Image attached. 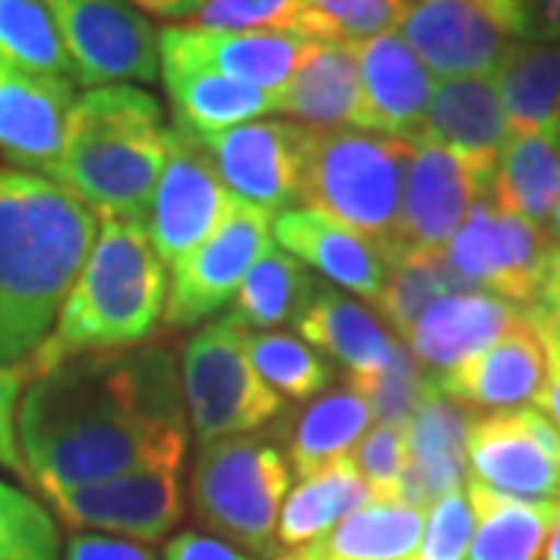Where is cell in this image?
Segmentation results:
<instances>
[{
  "label": "cell",
  "mask_w": 560,
  "mask_h": 560,
  "mask_svg": "<svg viewBox=\"0 0 560 560\" xmlns=\"http://www.w3.org/2000/svg\"><path fill=\"white\" fill-rule=\"evenodd\" d=\"M32 383L28 361L0 364V467L25 477V464L16 440V420H20V401L25 386Z\"/></svg>",
  "instance_id": "cell-44"
},
{
  "label": "cell",
  "mask_w": 560,
  "mask_h": 560,
  "mask_svg": "<svg viewBox=\"0 0 560 560\" xmlns=\"http://www.w3.org/2000/svg\"><path fill=\"white\" fill-rule=\"evenodd\" d=\"M411 153V140L359 128H308L302 147L300 202L361 234L389 261Z\"/></svg>",
  "instance_id": "cell-5"
},
{
  "label": "cell",
  "mask_w": 560,
  "mask_h": 560,
  "mask_svg": "<svg viewBox=\"0 0 560 560\" xmlns=\"http://www.w3.org/2000/svg\"><path fill=\"white\" fill-rule=\"evenodd\" d=\"M427 511L393 499H371L315 541L334 560H411L423 536Z\"/></svg>",
  "instance_id": "cell-31"
},
{
  "label": "cell",
  "mask_w": 560,
  "mask_h": 560,
  "mask_svg": "<svg viewBox=\"0 0 560 560\" xmlns=\"http://www.w3.org/2000/svg\"><path fill=\"white\" fill-rule=\"evenodd\" d=\"M467 499L474 508L467 560H541L560 504L504 495L477 480L467 482Z\"/></svg>",
  "instance_id": "cell-28"
},
{
  "label": "cell",
  "mask_w": 560,
  "mask_h": 560,
  "mask_svg": "<svg viewBox=\"0 0 560 560\" xmlns=\"http://www.w3.org/2000/svg\"><path fill=\"white\" fill-rule=\"evenodd\" d=\"M305 125L287 119H256L200 138L219 168L221 184L246 206L280 215L300 202Z\"/></svg>",
  "instance_id": "cell-16"
},
{
  "label": "cell",
  "mask_w": 560,
  "mask_h": 560,
  "mask_svg": "<svg viewBox=\"0 0 560 560\" xmlns=\"http://www.w3.org/2000/svg\"><path fill=\"white\" fill-rule=\"evenodd\" d=\"M275 116L305 128H359V44L315 40L290 81L271 94Z\"/></svg>",
  "instance_id": "cell-25"
},
{
  "label": "cell",
  "mask_w": 560,
  "mask_h": 560,
  "mask_svg": "<svg viewBox=\"0 0 560 560\" xmlns=\"http://www.w3.org/2000/svg\"><path fill=\"white\" fill-rule=\"evenodd\" d=\"M521 312L545 346V359H560V300L541 296L539 302H533L529 308H521Z\"/></svg>",
  "instance_id": "cell-47"
},
{
  "label": "cell",
  "mask_w": 560,
  "mask_h": 560,
  "mask_svg": "<svg viewBox=\"0 0 560 560\" xmlns=\"http://www.w3.org/2000/svg\"><path fill=\"white\" fill-rule=\"evenodd\" d=\"M517 318V305L486 290H464L430 302L405 340L427 377L440 381L452 368L489 349Z\"/></svg>",
  "instance_id": "cell-23"
},
{
  "label": "cell",
  "mask_w": 560,
  "mask_h": 560,
  "mask_svg": "<svg viewBox=\"0 0 560 560\" xmlns=\"http://www.w3.org/2000/svg\"><path fill=\"white\" fill-rule=\"evenodd\" d=\"M16 440L44 499L135 470H180L190 430L175 352L147 342L60 361L25 386Z\"/></svg>",
  "instance_id": "cell-1"
},
{
  "label": "cell",
  "mask_w": 560,
  "mask_h": 560,
  "mask_svg": "<svg viewBox=\"0 0 560 560\" xmlns=\"http://www.w3.org/2000/svg\"><path fill=\"white\" fill-rule=\"evenodd\" d=\"M249 327L231 312L200 327L180 355V393L197 440L246 436L280 415V396L246 352Z\"/></svg>",
  "instance_id": "cell-7"
},
{
  "label": "cell",
  "mask_w": 560,
  "mask_h": 560,
  "mask_svg": "<svg viewBox=\"0 0 560 560\" xmlns=\"http://www.w3.org/2000/svg\"><path fill=\"white\" fill-rule=\"evenodd\" d=\"M62 560H156V555L140 541L101 533H75L62 551Z\"/></svg>",
  "instance_id": "cell-45"
},
{
  "label": "cell",
  "mask_w": 560,
  "mask_h": 560,
  "mask_svg": "<svg viewBox=\"0 0 560 560\" xmlns=\"http://www.w3.org/2000/svg\"><path fill=\"white\" fill-rule=\"evenodd\" d=\"M361 121L359 131L418 140L436 75L420 62L399 32L359 44Z\"/></svg>",
  "instance_id": "cell-21"
},
{
  "label": "cell",
  "mask_w": 560,
  "mask_h": 560,
  "mask_svg": "<svg viewBox=\"0 0 560 560\" xmlns=\"http://www.w3.org/2000/svg\"><path fill=\"white\" fill-rule=\"evenodd\" d=\"M539 411L560 430V359H548V381L539 393Z\"/></svg>",
  "instance_id": "cell-50"
},
{
  "label": "cell",
  "mask_w": 560,
  "mask_h": 560,
  "mask_svg": "<svg viewBox=\"0 0 560 560\" xmlns=\"http://www.w3.org/2000/svg\"><path fill=\"white\" fill-rule=\"evenodd\" d=\"M246 352H249V361L259 371L261 381L268 383L278 396H287L293 401L318 396L334 377L330 364L320 359L312 346H305L290 334H275V330L249 334Z\"/></svg>",
  "instance_id": "cell-36"
},
{
  "label": "cell",
  "mask_w": 560,
  "mask_h": 560,
  "mask_svg": "<svg viewBox=\"0 0 560 560\" xmlns=\"http://www.w3.org/2000/svg\"><path fill=\"white\" fill-rule=\"evenodd\" d=\"M508 138L511 121L492 75L436 81L418 140H430L448 150L477 178L492 184Z\"/></svg>",
  "instance_id": "cell-18"
},
{
  "label": "cell",
  "mask_w": 560,
  "mask_h": 560,
  "mask_svg": "<svg viewBox=\"0 0 560 560\" xmlns=\"http://www.w3.org/2000/svg\"><path fill=\"white\" fill-rule=\"evenodd\" d=\"M312 44L315 40L296 32H202L168 25L160 32V62L219 72L275 94L296 72Z\"/></svg>",
  "instance_id": "cell-17"
},
{
  "label": "cell",
  "mask_w": 560,
  "mask_h": 560,
  "mask_svg": "<svg viewBox=\"0 0 560 560\" xmlns=\"http://www.w3.org/2000/svg\"><path fill=\"white\" fill-rule=\"evenodd\" d=\"M271 234L283 246V253H290L302 265H312L327 283L371 302L381 300L389 278V261L383 259L374 243L349 231L346 224L318 209L293 206L275 215Z\"/></svg>",
  "instance_id": "cell-24"
},
{
  "label": "cell",
  "mask_w": 560,
  "mask_h": 560,
  "mask_svg": "<svg viewBox=\"0 0 560 560\" xmlns=\"http://www.w3.org/2000/svg\"><path fill=\"white\" fill-rule=\"evenodd\" d=\"M474 480L504 495L560 504V430L539 408L477 415L467 433Z\"/></svg>",
  "instance_id": "cell-13"
},
{
  "label": "cell",
  "mask_w": 560,
  "mask_h": 560,
  "mask_svg": "<svg viewBox=\"0 0 560 560\" xmlns=\"http://www.w3.org/2000/svg\"><path fill=\"white\" fill-rule=\"evenodd\" d=\"M180 470L153 467L54 492L47 501L72 529L113 533L131 541H162L184 517Z\"/></svg>",
  "instance_id": "cell-15"
},
{
  "label": "cell",
  "mask_w": 560,
  "mask_h": 560,
  "mask_svg": "<svg viewBox=\"0 0 560 560\" xmlns=\"http://www.w3.org/2000/svg\"><path fill=\"white\" fill-rule=\"evenodd\" d=\"M60 526L22 489L0 480V560H60Z\"/></svg>",
  "instance_id": "cell-39"
},
{
  "label": "cell",
  "mask_w": 560,
  "mask_h": 560,
  "mask_svg": "<svg viewBox=\"0 0 560 560\" xmlns=\"http://www.w3.org/2000/svg\"><path fill=\"white\" fill-rule=\"evenodd\" d=\"M234 200L237 197L221 184L206 143L190 131L168 128L165 162L143 221L162 265H175L197 249Z\"/></svg>",
  "instance_id": "cell-12"
},
{
  "label": "cell",
  "mask_w": 560,
  "mask_h": 560,
  "mask_svg": "<svg viewBox=\"0 0 560 560\" xmlns=\"http://www.w3.org/2000/svg\"><path fill=\"white\" fill-rule=\"evenodd\" d=\"M165 296L168 278L143 221L101 219L54 330L28 359L32 377L84 352L143 346L160 327Z\"/></svg>",
  "instance_id": "cell-4"
},
{
  "label": "cell",
  "mask_w": 560,
  "mask_h": 560,
  "mask_svg": "<svg viewBox=\"0 0 560 560\" xmlns=\"http://www.w3.org/2000/svg\"><path fill=\"white\" fill-rule=\"evenodd\" d=\"M411 168L405 178L401 215L389 265L408 259L445 256V246L474 209V202L492 194V184L480 180L458 156L430 140H411Z\"/></svg>",
  "instance_id": "cell-14"
},
{
  "label": "cell",
  "mask_w": 560,
  "mask_h": 560,
  "mask_svg": "<svg viewBox=\"0 0 560 560\" xmlns=\"http://www.w3.org/2000/svg\"><path fill=\"white\" fill-rule=\"evenodd\" d=\"M470 539H474V508L458 489L430 504L423 536L411 560H467Z\"/></svg>",
  "instance_id": "cell-42"
},
{
  "label": "cell",
  "mask_w": 560,
  "mask_h": 560,
  "mask_svg": "<svg viewBox=\"0 0 560 560\" xmlns=\"http://www.w3.org/2000/svg\"><path fill=\"white\" fill-rule=\"evenodd\" d=\"M75 84L0 60V153L10 165L47 175L60 160Z\"/></svg>",
  "instance_id": "cell-19"
},
{
  "label": "cell",
  "mask_w": 560,
  "mask_h": 560,
  "mask_svg": "<svg viewBox=\"0 0 560 560\" xmlns=\"http://www.w3.org/2000/svg\"><path fill=\"white\" fill-rule=\"evenodd\" d=\"M293 470L271 442L228 436L206 442L194 464L190 501L215 539L271 555L278 545V517L290 495Z\"/></svg>",
  "instance_id": "cell-6"
},
{
  "label": "cell",
  "mask_w": 560,
  "mask_h": 560,
  "mask_svg": "<svg viewBox=\"0 0 560 560\" xmlns=\"http://www.w3.org/2000/svg\"><path fill=\"white\" fill-rule=\"evenodd\" d=\"M355 467L368 482L371 499L399 501L401 470H405V427L377 423L355 445Z\"/></svg>",
  "instance_id": "cell-43"
},
{
  "label": "cell",
  "mask_w": 560,
  "mask_h": 560,
  "mask_svg": "<svg viewBox=\"0 0 560 560\" xmlns=\"http://www.w3.org/2000/svg\"><path fill=\"white\" fill-rule=\"evenodd\" d=\"M492 79L511 131H560V44H517Z\"/></svg>",
  "instance_id": "cell-33"
},
{
  "label": "cell",
  "mask_w": 560,
  "mask_h": 560,
  "mask_svg": "<svg viewBox=\"0 0 560 560\" xmlns=\"http://www.w3.org/2000/svg\"><path fill=\"white\" fill-rule=\"evenodd\" d=\"M545 560H560V511L558 517H555V526H551V536L545 541Z\"/></svg>",
  "instance_id": "cell-52"
},
{
  "label": "cell",
  "mask_w": 560,
  "mask_h": 560,
  "mask_svg": "<svg viewBox=\"0 0 560 560\" xmlns=\"http://www.w3.org/2000/svg\"><path fill=\"white\" fill-rule=\"evenodd\" d=\"M275 215L234 200L212 234L172 265V283L162 320L168 327H194L212 318L241 290L246 271L275 246Z\"/></svg>",
  "instance_id": "cell-11"
},
{
  "label": "cell",
  "mask_w": 560,
  "mask_h": 560,
  "mask_svg": "<svg viewBox=\"0 0 560 560\" xmlns=\"http://www.w3.org/2000/svg\"><path fill=\"white\" fill-rule=\"evenodd\" d=\"M492 200L539 228L551 221L560 200V131H511L492 180Z\"/></svg>",
  "instance_id": "cell-29"
},
{
  "label": "cell",
  "mask_w": 560,
  "mask_h": 560,
  "mask_svg": "<svg viewBox=\"0 0 560 560\" xmlns=\"http://www.w3.org/2000/svg\"><path fill=\"white\" fill-rule=\"evenodd\" d=\"M533 44H560V0H529Z\"/></svg>",
  "instance_id": "cell-49"
},
{
  "label": "cell",
  "mask_w": 560,
  "mask_h": 560,
  "mask_svg": "<svg viewBox=\"0 0 560 560\" xmlns=\"http://www.w3.org/2000/svg\"><path fill=\"white\" fill-rule=\"evenodd\" d=\"M464 290H477L458 271L445 261V256L433 259H408L389 265V278L383 287L381 300L374 302L383 312V318L389 320L401 337H408V330L415 327V320L423 315V308L430 302L448 293H464Z\"/></svg>",
  "instance_id": "cell-37"
},
{
  "label": "cell",
  "mask_w": 560,
  "mask_h": 560,
  "mask_svg": "<svg viewBox=\"0 0 560 560\" xmlns=\"http://www.w3.org/2000/svg\"><path fill=\"white\" fill-rule=\"evenodd\" d=\"M0 60L75 84V66L44 0H0Z\"/></svg>",
  "instance_id": "cell-35"
},
{
  "label": "cell",
  "mask_w": 560,
  "mask_h": 560,
  "mask_svg": "<svg viewBox=\"0 0 560 560\" xmlns=\"http://www.w3.org/2000/svg\"><path fill=\"white\" fill-rule=\"evenodd\" d=\"M278 560H334V558H327V555H320L318 548H296V551H290V555H283V558Z\"/></svg>",
  "instance_id": "cell-53"
},
{
  "label": "cell",
  "mask_w": 560,
  "mask_h": 560,
  "mask_svg": "<svg viewBox=\"0 0 560 560\" xmlns=\"http://www.w3.org/2000/svg\"><path fill=\"white\" fill-rule=\"evenodd\" d=\"M555 249L539 224L504 212L492 194L474 202L458 234L445 246V261L470 287L517 308H529L545 293V268Z\"/></svg>",
  "instance_id": "cell-9"
},
{
  "label": "cell",
  "mask_w": 560,
  "mask_h": 560,
  "mask_svg": "<svg viewBox=\"0 0 560 560\" xmlns=\"http://www.w3.org/2000/svg\"><path fill=\"white\" fill-rule=\"evenodd\" d=\"M315 278L305 271L300 259L271 246L243 278L241 290L231 300V315L243 327H278L296 320L302 302L308 296Z\"/></svg>",
  "instance_id": "cell-34"
},
{
  "label": "cell",
  "mask_w": 560,
  "mask_h": 560,
  "mask_svg": "<svg viewBox=\"0 0 560 560\" xmlns=\"http://www.w3.org/2000/svg\"><path fill=\"white\" fill-rule=\"evenodd\" d=\"M202 32H296L305 38L300 0H206L190 20ZM312 40V38H308Z\"/></svg>",
  "instance_id": "cell-41"
},
{
  "label": "cell",
  "mask_w": 560,
  "mask_h": 560,
  "mask_svg": "<svg viewBox=\"0 0 560 560\" xmlns=\"http://www.w3.org/2000/svg\"><path fill=\"white\" fill-rule=\"evenodd\" d=\"M160 101L138 84H103L75 97L50 178L97 219L147 221L165 162Z\"/></svg>",
  "instance_id": "cell-3"
},
{
  "label": "cell",
  "mask_w": 560,
  "mask_h": 560,
  "mask_svg": "<svg viewBox=\"0 0 560 560\" xmlns=\"http://www.w3.org/2000/svg\"><path fill=\"white\" fill-rule=\"evenodd\" d=\"M128 7H135L140 13L160 16V20H184L190 22L202 10L206 0H121Z\"/></svg>",
  "instance_id": "cell-48"
},
{
  "label": "cell",
  "mask_w": 560,
  "mask_h": 560,
  "mask_svg": "<svg viewBox=\"0 0 560 560\" xmlns=\"http://www.w3.org/2000/svg\"><path fill=\"white\" fill-rule=\"evenodd\" d=\"M371 405L352 386L334 389L312 401L290 430V464L302 480L318 474L334 460L349 458V452L371 430Z\"/></svg>",
  "instance_id": "cell-32"
},
{
  "label": "cell",
  "mask_w": 560,
  "mask_h": 560,
  "mask_svg": "<svg viewBox=\"0 0 560 560\" xmlns=\"http://www.w3.org/2000/svg\"><path fill=\"white\" fill-rule=\"evenodd\" d=\"M477 411L427 386L415 418L405 427V470L399 501L430 511L433 501L458 492L467 480V433Z\"/></svg>",
  "instance_id": "cell-20"
},
{
  "label": "cell",
  "mask_w": 560,
  "mask_h": 560,
  "mask_svg": "<svg viewBox=\"0 0 560 560\" xmlns=\"http://www.w3.org/2000/svg\"><path fill=\"white\" fill-rule=\"evenodd\" d=\"M371 501V489L361 480L352 458H340L305 480L287 495L278 517V541L283 548H308L337 523Z\"/></svg>",
  "instance_id": "cell-30"
},
{
  "label": "cell",
  "mask_w": 560,
  "mask_h": 560,
  "mask_svg": "<svg viewBox=\"0 0 560 560\" xmlns=\"http://www.w3.org/2000/svg\"><path fill=\"white\" fill-rule=\"evenodd\" d=\"M162 560H253L237 545L215 539V536H202V533H178L175 539L165 545Z\"/></svg>",
  "instance_id": "cell-46"
},
{
  "label": "cell",
  "mask_w": 560,
  "mask_h": 560,
  "mask_svg": "<svg viewBox=\"0 0 560 560\" xmlns=\"http://www.w3.org/2000/svg\"><path fill=\"white\" fill-rule=\"evenodd\" d=\"M305 16V38L361 40L399 28L405 10L415 0H300Z\"/></svg>",
  "instance_id": "cell-38"
},
{
  "label": "cell",
  "mask_w": 560,
  "mask_h": 560,
  "mask_svg": "<svg viewBox=\"0 0 560 560\" xmlns=\"http://www.w3.org/2000/svg\"><path fill=\"white\" fill-rule=\"evenodd\" d=\"M101 219L62 184L0 168V364L28 361L97 241Z\"/></svg>",
  "instance_id": "cell-2"
},
{
  "label": "cell",
  "mask_w": 560,
  "mask_h": 560,
  "mask_svg": "<svg viewBox=\"0 0 560 560\" xmlns=\"http://www.w3.org/2000/svg\"><path fill=\"white\" fill-rule=\"evenodd\" d=\"M551 241H560V200L551 212Z\"/></svg>",
  "instance_id": "cell-54"
},
{
  "label": "cell",
  "mask_w": 560,
  "mask_h": 560,
  "mask_svg": "<svg viewBox=\"0 0 560 560\" xmlns=\"http://www.w3.org/2000/svg\"><path fill=\"white\" fill-rule=\"evenodd\" d=\"M296 330L312 349H318L349 371L346 381L368 377L393 359L396 337L383 334L377 318L359 302L337 293L334 283L315 280L296 315Z\"/></svg>",
  "instance_id": "cell-26"
},
{
  "label": "cell",
  "mask_w": 560,
  "mask_h": 560,
  "mask_svg": "<svg viewBox=\"0 0 560 560\" xmlns=\"http://www.w3.org/2000/svg\"><path fill=\"white\" fill-rule=\"evenodd\" d=\"M405 44L440 79L495 75L533 40L529 0H415L399 22Z\"/></svg>",
  "instance_id": "cell-8"
},
{
  "label": "cell",
  "mask_w": 560,
  "mask_h": 560,
  "mask_svg": "<svg viewBox=\"0 0 560 560\" xmlns=\"http://www.w3.org/2000/svg\"><path fill=\"white\" fill-rule=\"evenodd\" d=\"M75 66V84L160 81V32L121 0H44Z\"/></svg>",
  "instance_id": "cell-10"
},
{
  "label": "cell",
  "mask_w": 560,
  "mask_h": 560,
  "mask_svg": "<svg viewBox=\"0 0 560 560\" xmlns=\"http://www.w3.org/2000/svg\"><path fill=\"white\" fill-rule=\"evenodd\" d=\"M541 296H555L560 300V246L555 243L551 256H548V268H545V293Z\"/></svg>",
  "instance_id": "cell-51"
},
{
  "label": "cell",
  "mask_w": 560,
  "mask_h": 560,
  "mask_svg": "<svg viewBox=\"0 0 560 560\" xmlns=\"http://www.w3.org/2000/svg\"><path fill=\"white\" fill-rule=\"evenodd\" d=\"M160 75L172 103L175 128L190 131L197 138H209L246 121L275 116L268 91L224 79L219 72L178 66V62H160Z\"/></svg>",
  "instance_id": "cell-27"
},
{
  "label": "cell",
  "mask_w": 560,
  "mask_h": 560,
  "mask_svg": "<svg viewBox=\"0 0 560 560\" xmlns=\"http://www.w3.org/2000/svg\"><path fill=\"white\" fill-rule=\"evenodd\" d=\"M430 383L433 381L427 377V371L411 355V349L399 340L386 368L368 374V377L346 381V386H352L359 396H364L377 423L408 427V420L415 418V411H418L420 399H423Z\"/></svg>",
  "instance_id": "cell-40"
},
{
  "label": "cell",
  "mask_w": 560,
  "mask_h": 560,
  "mask_svg": "<svg viewBox=\"0 0 560 560\" xmlns=\"http://www.w3.org/2000/svg\"><path fill=\"white\" fill-rule=\"evenodd\" d=\"M545 381H548L545 346L521 312V318L489 349L452 368L433 383L440 386V393L470 411L474 408L511 411V408H523L539 399Z\"/></svg>",
  "instance_id": "cell-22"
}]
</instances>
